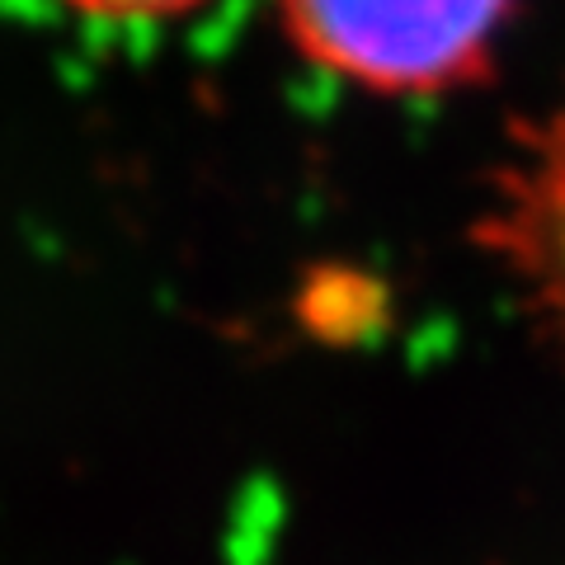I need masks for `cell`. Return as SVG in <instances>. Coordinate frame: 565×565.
Masks as SVG:
<instances>
[{"instance_id": "cell-1", "label": "cell", "mask_w": 565, "mask_h": 565, "mask_svg": "<svg viewBox=\"0 0 565 565\" xmlns=\"http://www.w3.org/2000/svg\"><path fill=\"white\" fill-rule=\"evenodd\" d=\"M297 52L377 95H448L481 81L519 0H278Z\"/></svg>"}, {"instance_id": "cell-2", "label": "cell", "mask_w": 565, "mask_h": 565, "mask_svg": "<svg viewBox=\"0 0 565 565\" xmlns=\"http://www.w3.org/2000/svg\"><path fill=\"white\" fill-rule=\"evenodd\" d=\"M486 241L565 359V99L527 128L494 189Z\"/></svg>"}, {"instance_id": "cell-3", "label": "cell", "mask_w": 565, "mask_h": 565, "mask_svg": "<svg viewBox=\"0 0 565 565\" xmlns=\"http://www.w3.org/2000/svg\"><path fill=\"white\" fill-rule=\"evenodd\" d=\"M57 6L90 14V20H118V24H147V20H170L184 14L203 0H57Z\"/></svg>"}]
</instances>
